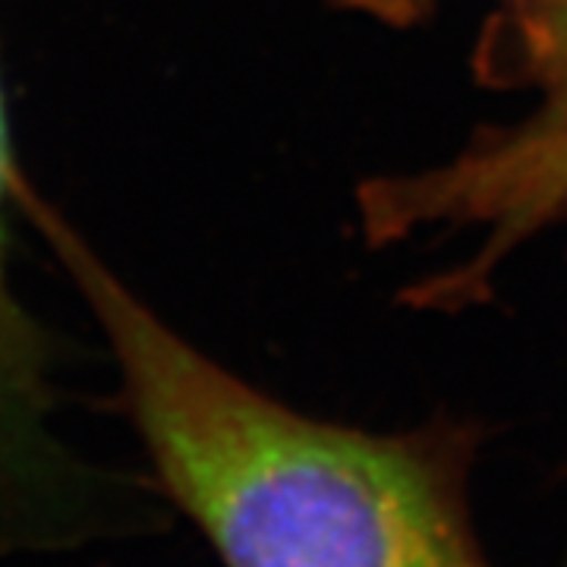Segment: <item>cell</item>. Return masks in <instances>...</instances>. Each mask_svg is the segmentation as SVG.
<instances>
[{
	"label": "cell",
	"mask_w": 567,
	"mask_h": 567,
	"mask_svg": "<svg viewBox=\"0 0 567 567\" xmlns=\"http://www.w3.org/2000/svg\"><path fill=\"white\" fill-rule=\"evenodd\" d=\"M13 199L102 328L164 492L224 565L492 567L466 495L470 429L379 435L284 406L164 324L22 171Z\"/></svg>",
	"instance_id": "obj_1"
},
{
	"label": "cell",
	"mask_w": 567,
	"mask_h": 567,
	"mask_svg": "<svg viewBox=\"0 0 567 567\" xmlns=\"http://www.w3.org/2000/svg\"><path fill=\"white\" fill-rule=\"evenodd\" d=\"M480 58L492 82L536 92L533 111L470 142L435 171L369 183L363 218L369 234L385 240L432 224L480 230L476 268H488L567 218V0H517L492 22Z\"/></svg>",
	"instance_id": "obj_2"
},
{
	"label": "cell",
	"mask_w": 567,
	"mask_h": 567,
	"mask_svg": "<svg viewBox=\"0 0 567 567\" xmlns=\"http://www.w3.org/2000/svg\"><path fill=\"white\" fill-rule=\"evenodd\" d=\"M17 158L10 145L7 95L0 73V480L35 483L58 457L48 447V353L44 338L22 309L7 268V227L17 181Z\"/></svg>",
	"instance_id": "obj_3"
}]
</instances>
